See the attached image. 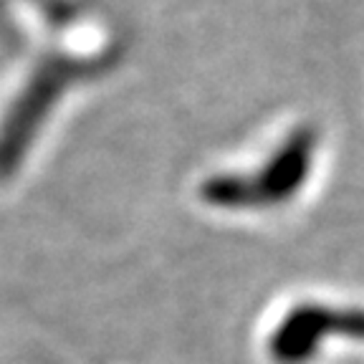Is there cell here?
I'll return each mask as SVG.
<instances>
[{
  "instance_id": "6da1fadb",
  "label": "cell",
  "mask_w": 364,
  "mask_h": 364,
  "mask_svg": "<svg viewBox=\"0 0 364 364\" xmlns=\"http://www.w3.org/2000/svg\"><path fill=\"white\" fill-rule=\"evenodd\" d=\"M316 132L301 127L268 157L256 175H240L248 208H273L284 205L304 188L314 165Z\"/></svg>"
}]
</instances>
